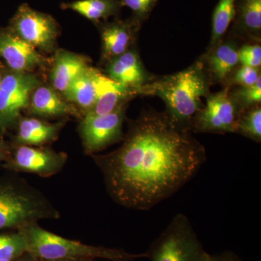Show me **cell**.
<instances>
[{
	"mask_svg": "<svg viewBox=\"0 0 261 261\" xmlns=\"http://www.w3.org/2000/svg\"><path fill=\"white\" fill-rule=\"evenodd\" d=\"M126 105L102 116L84 115L80 132L86 153L93 154L123 138Z\"/></svg>",
	"mask_w": 261,
	"mask_h": 261,
	"instance_id": "ba28073f",
	"label": "cell"
},
{
	"mask_svg": "<svg viewBox=\"0 0 261 261\" xmlns=\"http://www.w3.org/2000/svg\"><path fill=\"white\" fill-rule=\"evenodd\" d=\"M63 9L71 10L94 22L106 20L119 13L120 0H78L62 5Z\"/></svg>",
	"mask_w": 261,
	"mask_h": 261,
	"instance_id": "44dd1931",
	"label": "cell"
},
{
	"mask_svg": "<svg viewBox=\"0 0 261 261\" xmlns=\"http://www.w3.org/2000/svg\"><path fill=\"white\" fill-rule=\"evenodd\" d=\"M0 58L13 71L27 72L45 63L37 49L25 42L13 31L0 32Z\"/></svg>",
	"mask_w": 261,
	"mask_h": 261,
	"instance_id": "7c38bea8",
	"label": "cell"
},
{
	"mask_svg": "<svg viewBox=\"0 0 261 261\" xmlns=\"http://www.w3.org/2000/svg\"><path fill=\"white\" fill-rule=\"evenodd\" d=\"M10 149L0 141V165L5 162L8 155H9Z\"/></svg>",
	"mask_w": 261,
	"mask_h": 261,
	"instance_id": "f546056e",
	"label": "cell"
},
{
	"mask_svg": "<svg viewBox=\"0 0 261 261\" xmlns=\"http://www.w3.org/2000/svg\"><path fill=\"white\" fill-rule=\"evenodd\" d=\"M3 76H4V75H3V74H2L1 73H0V86H1L2 81H3Z\"/></svg>",
	"mask_w": 261,
	"mask_h": 261,
	"instance_id": "d6a6232c",
	"label": "cell"
},
{
	"mask_svg": "<svg viewBox=\"0 0 261 261\" xmlns=\"http://www.w3.org/2000/svg\"><path fill=\"white\" fill-rule=\"evenodd\" d=\"M29 105L31 112L45 118L78 115V111L61 99L50 87L40 86L33 91Z\"/></svg>",
	"mask_w": 261,
	"mask_h": 261,
	"instance_id": "ac0fdd59",
	"label": "cell"
},
{
	"mask_svg": "<svg viewBox=\"0 0 261 261\" xmlns=\"http://www.w3.org/2000/svg\"><path fill=\"white\" fill-rule=\"evenodd\" d=\"M192 132L166 111H142L119 148L93 155L111 198L127 208L148 211L174 195L206 161L205 147Z\"/></svg>",
	"mask_w": 261,
	"mask_h": 261,
	"instance_id": "6da1fadb",
	"label": "cell"
},
{
	"mask_svg": "<svg viewBox=\"0 0 261 261\" xmlns=\"http://www.w3.org/2000/svg\"><path fill=\"white\" fill-rule=\"evenodd\" d=\"M63 94L67 100L75 103L84 110L85 114L90 111L97 97L94 68L89 67L84 70L72 82Z\"/></svg>",
	"mask_w": 261,
	"mask_h": 261,
	"instance_id": "ffe728a7",
	"label": "cell"
},
{
	"mask_svg": "<svg viewBox=\"0 0 261 261\" xmlns=\"http://www.w3.org/2000/svg\"><path fill=\"white\" fill-rule=\"evenodd\" d=\"M18 231L22 233L25 239L27 252L41 260L92 258L108 261H134L146 257L145 252L130 253L123 249L94 246L68 240L44 229L38 223L28 225Z\"/></svg>",
	"mask_w": 261,
	"mask_h": 261,
	"instance_id": "3957f363",
	"label": "cell"
},
{
	"mask_svg": "<svg viewBox=\"0 0 261 261\" xmlns=\"http://www.w3.org/2000/svg\"><path fill=\"white\" fill-rule=\"evenodd\" d=\"M236 0H219L215 8L212 17L211 48L222 40L235 16Z\"/></svg>",
	"mask_w": 261,
	"mask_h": 261,
	"instance_id": "7402d4cb",
	"label": "cell"
},
{
	"mask_svg": "<svg viewBox=\"0 0 261 261\" xmlns=\"http://www.w3.org/2000/svg\"><path fill=\"white\" fill-rule=\"evenodd\" d=\"M145 254L151 261H205L209 255L184 214L175 216Z\"/></svg>",
	"mask_w": 261,
	"mask_h": 261,
	"instance_id": "5b68a950",
	"label": "cell"
},
{
	"mask_svg": "<svg viewBox=\"0 0 261 261\" xmlns=\"http://www.w3.org/2000/svg\"><path fill=\"white\" fill-rule=\"evenodd\" d=\"M260 78V68L241 65L237 68L230 77L227 86L231 87V85H238L240 87H248L256 83L257 80Z\"/></svg>",
	"mask_w": 261,
	"mask_h": 261,
	"instance_id": "484cf974",
	"label": "cell"
},
{
	"mask_svg": "<svg viewBox=\"0 0 261 261\" xmlns=\"http://www.w3.org/2000/svg\"><path fill=\"white\" fill-rule=\"evenodd\" d=\"M12 31L35 48L49 50L54 46L59 27L51 15L22 5L11 21Z\"/></svg>",
	"mask_w": 261,
	"mask_h": 261,
	"instance_id": "30bf717a",
	"label": "cell"
},
{
	"mask_svg": "<svg viewBox=\"0 0 261 261\" xmlns=\"http://www.w3.org/2000/svg\"><path fill=\"white\" fill-rule=\"evenodd\" d=\"M205 261H243L236 254L231 251L221 252L216 255L209 254Z\"/></svg>",
	"mask_w": 261,
	"mask_h": 261,
	"instance_id": "f1b7e54d",
	"label": "cell"
},
{
	"mask_svg": "<svg viewBox=\"0 0 261 261\" xmlns=\"http://www.w3.org/2000/svg\"><path fill=\"white\" fill-rule=\"evenodd\" d=\"M233 35L260 40L261 0H236Z\"/></svg>",
	"mask_w": 261,
	"mask_h": 261,
	"instance_id": "2e32d148",
	"label": "cell"
},
{
	"mask_svg": "<svg viewBox=\"0 0 261 261\" xmlns=\"http://www.w3.org/2000/svg\"><path fill=\"white\" fill-rule=\"evenodd\" d=\"M243 110L230 95V87L207 96V103L196 114L191 130L196 133H236Z\"/></svg>",
	"mask_w": 261,
	"mask_h": 261,
	"instance_id": "8992f818",
	"label": "cell"
},
{
	"mask_svg": "<svg viewBox=\"0 0 261 261\" xmlns=\"http://www.w3.org/2000/svg\"><path fill=\"white\" fill-rule=\"evenodd\" d=\"M68 156L45 147L18 145L9 155L3 166L15 172L34 173L42 177H49L61 172Z\"/></svg>",
	"mask_w": 261,
	"mask_h": 261,
	"instance_id": "9c48e42d",
	"label": "cell"
},
{
	"mask_svg": "<svg viewBox=\"0 0 261 261\" xmlns=\"http://www.w3.org/2000/svg\"><path fill=\"white\" fill-rule=\"evenodd\" d=\"M27 252V243L20 231L0 233V261H13Z\"/></svg>",
	"mask_w": 261,
	"mask_h": 261,
	"instance_id": "cb8c5ba5",
	"label": "cell"
},
{
	"mask_svg": "<svg viewBox=\"0 0 261 261\" xmlns=\"http://www.w3.org/2000/svg\"><path fill=\"white\" fill-rule=\"evenodd\" d=\"M142 24L133 17L102 24L103 58L110 61L130 49Z\"/></svg>",
	"mask_w": 261,
	"mask_h": 261,
	"instance_id": "4fadbf2b",
	"label": "cell"
},
{
	"mask_svg": "<svg viewBox=\"0 0 261 261\" xmlns=\"http://www.w3.org/2000/svg\"><path fill=\"white\" fill-rule=\"evenodd\" d=\"M122 7H127L133 13V18L141 23L149 18L159 0H120Z\"/></svg>",
	"mask_w": 261,
	"mask_h": 261,
	"instance_id": "4316f807",
	"label": "cell"
},
{
	"mask_svg": "<svg viewBox=\"0 0 261 261\" xmlns=\"http://www.w3.org/2000/svg\"><path fill=\"white\" fill-rule=\"evenodd\" d=\"M94 82L97 97L93 107L86 114L102 116L112 113L117 108L126 105L130 98L137 94L135 91L115 82L96 69Z\"/></svg>",
	"mask_w": 261,
	"mask_h": 261,
	"instance_id": "5bb4252c",
	"label": "cell"
},
{
	"mask_svg": "<svg viewBox=\"0 0 261 261\" xmlns=\"http://www.w3.org/2000/svg\"><path fill=\"white\" fill-rule=\"evenodd\" d=\"M239 63L245 66L260 68L261 47L258 44H246L239 48Z\"/></svg>",
	"mask_w": 261,
	"mask_h": 261,
	"instance_id": "83f0119b",
	"label": "cell"
},
{
	"mask_svg": "<svg viewBox=\"0 0 261 261\" xmlns=\"http://www.w3.org/2000/svg\"><path fill=\"white\" fill-rule=\"evenodd\" d=\"M17 123V144L37 147L56 140L63 127L61 123H49L34 118H21Z\"/></svg>",
	"mask_w": 261,
	"mask_h": 261,
	"instance_id": "e0dca14e",
	"label": "cell"
},
{
	"mask_svg": "<svg viewBox=\"0 0 261 261\" xmlns=\"http://www.w3.org/2000/svg\"><path fill=\"white\" fill-rule=\"evenodd\" d=\"M13 261H41V260L33 255L30 252H24L23 255H20V257Z\"/></svg>",
	"mask_w": 261,
	"mask_h": 261,
	"instance_id": "4dcf8cb0",
	"label": "cell"
},
{
	"mask_svg": "<svg viewBox=\"0 0 261 261\" xmlns=\"http://www.w3.org/2000/svg\"><path fill=\"white\" fill-rule=\"evenodd\" d=\"M236 133L245 136L255 142H260V105H257L242 111L239 117Z\"/></svg>",
	"mask_w": 261,
	"mask_h": 261,
	"instance_id": "603a6c76",
	"label": "cell"
},
{
	"mask_svg": "<svg viewBox=\"0 0 261 261\" xmlns=\"http://www.w3.org/2000/svg\"><path fill=\"white\" fill-rule=\"evenodd\" d=\"M88 68L83 57L68 51H60L51 70L53 87L58 92L64 93L72 82Z\"/></svg>",
	"mask_w": 261,
	"mask_h": 261,
	"instance_id": "d6986e66",
	"label": "cell"
},
{
	"mask_svg": "<svg viewBox=\"0 0 261 261\" xmlns=\"http://www.w3.org/2000/svg\"><path fill=\"white\" fill-rule=\"evenodd\" d=\"M60 216L50 201L24 180L0 182V229L19 230Z\"/></svg>",
	"mask_w": 261,
	"mask_h": 261,
	"instance_id": "277c9868",
	"label": "cell"
},
{
	"mask_svg": "<svg viewBox=\"0 0 261 261\" xmlns=\"http://www.w3.org/2000/svg\"><path fill=\"white\" fill-rule=\"evenodd\" d=\"M38 86L37 79L27 72L13 71L3 76L0 86V134L17 123Z\"/></svg>",
	"mask_w": 261,
	"mask_h": 261,
	"instance_id": "52a82bcc",
	"label": "cell"
},
{
	"mask_svg": "<svg viewBox=\"0 0 261 261\" xmlns=\"http://www.w3.org/2000/svg\"><path fill=\"white\" fill-rule=\"evenodd\" d=\"M41 261H100V260H98L97 259H92V258H62V259H57V260H41ZM103 261H108V260H103Z\"/></svg>",
	"mask_w": 261,
	"mask_h": 261,
	"instance_id": "1f68e13d",
	"label": "cell"
},
{
	"mask_svg": "<svg viewBox=\"0 0 261 261\" xmlns=\"http://www.w3.org/2000/svg\"><path fill=\"white\" fill-rule=\"evenodd\" d=\"M230 95L242 110L260 105L261 78L251 86L240 87L232 92H230Z\"/></svg>",
	"mask_w": 261,
	"mask_h": 261,
	"instance_id": "d4e9b609",
	"label": "cell"
},
{
	"mask_svg": "<svg viewBox=\"0 0 261 261\" xmlns=\"http://www.w3.org/2000/svg\"><path fill=\"white\" fill-rule=\"evenodd\" d=\"M107 74L137 94H141L142 88L154 79L145 70L138 53L132 49L108 61Z\"/></svg>",
	"mask_w": 261,
	"mask_h": 261,
	"instance_id": "8fae6325",
	"label": "cell"
},
{
	"mask_svg": "<svg viewBox=\"0 0 261 261\" xmlns=\"http://www.w3.org/2000/svg\"><path fill=\"white\" fill-rule=\"evenodd\" d=\"M210 79L202 59L176 74L154 80L141 94L159 96L166 103V112L173 121L191 129L192 120L202 109V97L208 95Z\"/></svg>",
	"mask_w": 261,
	"mask_h": 261,
	"instance_id": "7a4b0ae2",
	"label": "cell"
},
{
	"mask_svg": "<svg viewBox=\"0 0 261 261\" xmlns=\"http://www.w3.org/2000/svg\"><path fill=\"white\" fill-rule=\"evenodd\" d=\"M238 50V44L231 40H221L211 48L202 59L211 82L228 84L230 77L240 64Z\"/></svg>",
	"mask_w": 261,
	"mask_h": 261,
	"instance_id": "9a60e30c",
	"label": "cell"
}]
</instances>
